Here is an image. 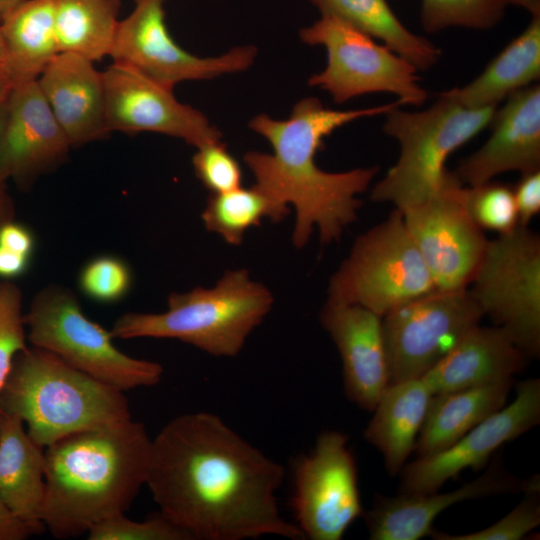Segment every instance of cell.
Instances as JSON below:
<instances>
[{"label":"cell","instance_id":"cell-30","mask_svg":"<svg viewBox=\"0 0 540 540\" xmlns=\"http://www.w3.org/2000/svg\"><path fill=\"white\" fill-rule=\"evenodd\" d=\"M289 212L287 205L253 185L211 194L201 217L207 230L218 233L229 244L239 245L246 230L259 225L263 218L278 222Z\"/></svg>","mask_w":540,"mask_h":540},{"label":"cell","instance_id":"cell-24","mask_svg":"<svg viewBox=\"0 0 540 540\" xmlns=\"http://www.w3.org/2000/svg\"><path fill=\"white\" fill-rule=\"evenodd\" d=\"M432 395L422 378L391 383L372 411L364 437L381 452L389 475L400 473L414 451Z\"/></svg>","mask_w":540,"mask_h":540},{"label":"cell","instance_id":"cell-7","mask_svg":"<svg viewBox=\"0 0 540 540\" xmlns=\"http://www.w3.org/2000/svg\"><path fill=\"white\" fill-rule=\"evenodd\" d=\"M24 321L34 347L52 352L73 368L123 392L157 385L163 367L131 357L113 343L111 331L89 319L75 294L50 284L32 299Z\"/></svg>","mask_w":540,"mask_h":540},{"label":"cell","instance_id":"cell-5","mask_svg":"<svg viewBox=\"0 0 540 540\" xmlns=\"http://www.w3.org/2000/svg\"><path fill=\"white\" fill-rule=\"evenodd\" d=\"M273 296L247 270H228L213 288L171 293L162 313L127 312L113 338H171L217 357L236 356L271 310Z\"/></svg>","mask_w":540,"mask_h":540},{"label":"cell","instance_id":"cell-44","mask_svg":"<svg viewBox=\"0 0 540 540\" xmlns=\"http://www.w3.org/2000/svg\"><path fill=\"white\" fill-rule=\"evenodd\" d=\"M14 204L10 197L5 182L0 183V227L14 219Z\"/></svg>","mask_w":540,"mask_h":540},{"label":"cell","instance_id":"cell-36","mask_svg":"<svg viewBox=\"0 0 540 540\" xmlns=\"http://www.w3.org/2000/svg\"><path fill=\"white\" fill-rule=\"evenodd\" d=\"M524 498L506 516L491 526L466 534H447L434 530L437 540H520L540 524V490L524 493Z\"/></svg>","mask_w":540,"mask_h":540},{"label":"cell","instance_id":"cell-25","mask_svg":"<svg viewBox=\"0 0 540 540\" xmlns=\"http://www.w3.org/2000/svg\"><path fill=\"white\" fill-rule=\"evenodd\" d=\"M513 381L433 394L419 432L417 457L441 452L505 406Z\"/></svg>","mask_w":540,"mask_h":540},{"label":"cell","instance_id":"cell-26","mask_svg":"<svg viewBox=\"0 0 540 540\" xmlns=\"http://www.w3.org/2000/svg\"><path fill=\"white\" fill-rule=\"evenodd\" d=\"M540 77V16L514 38L483 72L463 87L446 93L469 108L497 107L514 92Z\"/></svg>","mask_w":540,"mask_h":540},{"label":"cell","instance_id":"cell-10","mask_svg":"<svg viewBox=\"0 0 540 540\" xmlns=\"http://www.w3.org/2000/svg\"><path fill=\"white\" fill-rule=\"evenodd\" d=\"M484 316L528 358L540 354V237L517 225L488 240L468 286Z\"/></svg>","mask_w":540,"mask_h":540},{"label":"cell","instance_id":"cell-17","mask_svg":"<svg viewBox=\"0 0 540 540\" xmlns=\"http://www.w3.org/2000/svg\"><path fill=\"white\" fill-rule=\"evenodd\" d=\"M534 490H540L538 475L520 479L495 459L483 474L449 492L375 495L371 509L362 516L372 540H418L431 536L437 516L456 503Z\"/></svg>","mask_w":540,"mask_h":540},{"label":"cell","instance_id":"cell-3","mask_svg":"<svg viewBox=\"0 0 540 540\" xmlns=\"http://www.w3.org/2000/svg\"><path fill=\"white\" fill-rule=\"evenodd\" d=\"M152 439L132 419L65 436L44 449L41 520L57 539L125 513L146 484Z\"/></svg>","mask_w":540,"mask_h":540},{"label":"cell","instance_id":"cell-32","mask_svg":"<svg viewBox=\"0 0 540 540\" xmlns=\"http://www.w3.org/2000/svg\"><path fill=\"white\" fill-rule=\"evenodd\" d=\"M465 204L473 221L484 231L504 234L518 223L513 188L489 181L478 186H466Z\"/></svg>","mask_w":540,"mask_h":540},{"label":"cell","instance_id":"cell-15","mask_svg":"<svg viewBox=\"0 0 540 540\" xmlns=\"http://www.w3.org/2000/svg\"><path fill=\"white\" fill-rule=\"evenodd\" d=\"M540 423V379L516 386L512 403L476 425L447 449L417 457L400 471V493H429L465 469L479 470L503 444L513 441Z\"/></svg>","mask_w":540,"mask_h":540},{"label":"cell","instance_id":"cell-46","mask_svg":"<svg viewBox=\"0 0 540 540\" xmlns=\"http://www.w3.org/2000/svg\"><path fill=\"white\" fill-rule=\"evenodd\" d=\"M24 0H0V22Z\"/></svg>","mask_w":540,"mask_h":540},{"label":"cell","instance_id":"cell-23","mask_svg":"<svg viewBox=\"0 0 540 540\" xmlns=\"http://www.w3.org/2000/svg\"><path fill=\"white\" fill-rule=\"evenodd\" d=\"M16 415L0 411V503L24 521L45 530L44 449Z\"/></svg>","mask_w":540,"mask_h":540},{"label":"cell","instance_id":"cell-41","mask_svg":"<svg viewBox=\"0 0 540 540\" xmlns=\"http://www.w3.org/2000/svg\"><path fill=\"white\" fill-rule=\"evenodd\" d=\"M30 257L0 246V278L12 279L24 274L30 264Z\"/></svg>","mask_w":540,"mask_h":540},{"label":"cell","instance_id":"cell-42","mask_svg":"<svg viewBox=\"0 0 540 540\" xmlns=\"http://www.w3.org/2000/svg\"><path fill=\"white\" fill-rule=\"evenodd\" d=\"M7 119L8 100L0 104V183L5 182V180L9 178L5 155V133Z\"/></svg>","mask_w":540,"mask_h":540},{"label":"cell","instance_id":"cell-22","mask_svg":"<svg viewBox=\"0 0 540 540\" xmlns=\"http://www.w3.org/2000/svg\"><path fill=\"white\" fill-rule=\"evenodd\" d=\"M528 357L498 326L471 328L421 378L432 394L513 381Z\"/></svg>","mask_w":540,"mask_h":540},{"label":"cell","instance_id":"cell-14","mask_svg":"<svg viewBox=\"0 0 540 540\" xmlns=\"http://www.w3.org/2000/svg\"><path fill=\"white\" fill-rule=\"evenodd\" d=\"M166 0H134L133 11L119 21L110 52L113 62L173 88L186 80L211 79L246 70L257 54L254 46L235 47L218 57L202 58L181 48L165 23Z\"/></svg>","mask_w":540,"mask_h":540},{"label":"cell","instance_id":"cell-13","mask_svg":"<svg viewBox=\"0 0 540 540\" xmlns=\"http://www.w3.org/2000/svg\"><path fill=\"white\" fill-rule=\"evenodd\" d=\"M465 191L466 185L448 172L433 195L400 210L436 289L467 288L488 243L468 213Z\"/></svg>","mask_w":540,"mask_h":540},{"label":"cell","instance_id":"cell-19","mask_svg":"<svg viewBox=\"0 0 540 540\" xmlns=\"http://www.w3.org/2000/svg\"><path fill=\"white\" fill-rule=\"evenodd\" d=\"M320 322L340 354L346 397L372 412L389 384L382 317L359 305L327 300Z\"/></svg>","mask_w":540,"mask_h":540},{"label":"cell","instance_id":"cell-18","mask_svg":"<svg viewBox=\"0 0 540 540\" xmlns=\"http://www.w3.org/2000/svg\"><path fill=\"white\" fill-rule=\"evenodd\" d=\"M488 140L464 158L453 172L466 186H478L496 176L540 170V85L534 83L506 98L495 110Z\"/></svg>","mask_w":540,"mask_h":540},{"label":"cell","instance_id":"cell-20","mask_svg":"<svg viewBox=\"0 0 540 540\" xmlns=\"http://www.w3.org/2000/svg\"><path fill=\"white\" fill-rule=\"evenodd\" d=\"M71 147L37 80L17 84L8 99L5 133L9 177L28 189L65 162Z\"/></svg>","mask_w":540,"mask_h":540},{"label":"cell","instance_id":"cell-8","mask_svg":"<svg viewBox=\"0 0 540 540\" xmlns=\"http://www.w3.org/2000/svg\"><path fill=\"white\" fill-rule=\"evenodd\" d=\"M435 289L402 212L395 208L357 237L330 279L327 300L359 305L383 317Z\"/></svg>","mask_w":540,"mask_h":540},{"label":"cell","instance_id":"cell-16","mask_svg":"<svg viewBox=\"0 0 540 540\" xmlns=\"http://www.w3.org/2000/svg\"><path fill=\"white\" fill-rule=\"evenodd\" d=\"M102 74L110 133H160L197 148L221 141L222 133L199 110L179 102L173 88L115 62Z\"/></svg>","mask_w":540,"mask_h":540},{"label":"cell","instance_id":"cell-31","mask_svg":"<svg viewBox=\"0 0 540 540\" xmlns=\"http://www.w3.org/2000/svg\"><path fill=\"white\" fill-rule=\"evenodd\" d=\"M503 0H422L420 19L427 33L450 27L489 30L504 18Z\"/></svg>","mask_w":540,"mask_h":540},{"label":"cell","instance_id":"cell-27","mask_svg":"<svg viewBox=\"0 0 540 540\" xmlns=\"http://www.w3.org/2000/svg\"><path fill=\"white\" fill-rule=\"evenodd\" d=\"M5 62L17 84L37 80L60 53L54 0H24L1 22Z\"/></svg>","mask_w":540,"mask_h":540},{"label":"cell","instance_id":"cell-1","mask_svg":"<svg viewBox=\"0 0 540 540\" xmlns=\"http://www.w3.org/2000/svg\"><path fill=\"white\" fill-rule=\"evenodd\" d=\"M283 467L220 417L191 412L152 439L146 484L159 512L193 540L305 539L279 511Z\"/></svg>","mask_w":540,"mask_h":540},{"label":"cell","instance_id":"cell-35","mask_svg":"<svg viewBox=\"0 0 540 540\" xmlns=\"http://www.w3.org/2000/svg\"><path fill=\"white\" fill-rule=\"evenodd\" d=\"M87 536L89 540H193L160 512L143 521L118 514L94 525Z\"/></svg>","mask_w":540,"mask_h":540},{"label":"cell","instance_id":"cell-34","mask_svg":"<svg viewBox=\"0 0 540 540\" xmlns=\"http://www.w3.org/2000/svg\"><path fill=\"white\" fill-rule=\"evenodd\" d=\"M21 289L5 280L0 282V390L16 355L28 347L22 313Z\"/></svg>","mask_w":540,"mask_h":540},{"label":"cell","instance_id":"cell-11","mask_svg":"<svg viewBox=\"0 0 540 540\" xmlns=\"http://www.w3.org/2000/svg\"><path fill=\"white\" fill-rule=\"evenodd\" d=\"M483 317L468 287L435 289L384 315L389 384L421 378Z\"/></svg>","mask_w":540,"mask_h":540},{"label":"cell","instance_id":"cell-45","mask_svg":"<svg viewBox=\"0 0 540 540\" xmlns=\"http://www.w3.org/2000/svg\"><path fill=\"white\" fill-rule=\"evenodd\" d=\"M507 5H513L530 13L531 16H540V0H503Z\"/></svg>","mask_w":540,"mask_h":540},{"label":"cell","instance_id":"cell-6","mask_svg":"<svg viewBox=\"0 0 540 540\" xmlns=\"http://www.w3.org/2000/svg\"><path fill=\"white\" fill-rule=\"evenodd\" d=\"M399 106L385 114L382 127L398 142L399 157L376 183L371 199L404 210L438 191L449 172L445 167L448 157L490 125L497 107L469 108L446 91L421 111Z\"/></svg>","mask_w":540,"mask_h":540},{"label":"cell","instance_id":"cell-4","mask_svg":"<svg viewBox=\"0 0 540 540\" xmlns=\"http://www.w3.org/2000/svg\"><path fill=\"white\" fill-rule=\"evenodd\" d=\"M0 411L18 416L43 448L82 430L132 419L123 391L38 347L14 358L0 390Z\"/></svg>","mask_w":540,"mask_h":540},{"label":"cell","instance_id":"cell-9","mask_svg":"<svg viewBox=\"0 0 540 540\" xmlns=\"http://www.w3.org/2000/svg\"><path fill=\"white\" fill-rule=\"evenodd\" d=\"M308 45H322L326 67L308 83L327 91L337 104L351 98L386 92L397 96L401 105L422 106L428 98L420 84L418 69L407 59L372 36L330 15L300 30Z\"/></svg>","mask_w":540,"mask_h":540},{"label":"cell","instance_id":"cell-40","mask_svg":"<svg viewBox=\"0 0 540 540\" xmlns=\"http://www.w3.org/2000/svg\"><path fill=\"white\" fill-rule=\"evenodd\" d=\"M43 531L19 518L0 503V540H24Z\"/></svg>","mask_w":540,"mask_h":540},{"label":"cell","instance_id":"cell-12","mask_svg":"<svg viewBox=\"0 0 540 540\" xmlns=\"http://www.w3.org/2000/svg\"><path fill=\"white\" fill-rule=\"evenodd\" d=\"M347 442L339 431H324L311 452L295 461L291 506L305 539L340 540L364 513Z\"/></svg>","mask_w":540,"mask_h":540},{"label":"cell","instance_id":"cell-33","mask_svg":"<svg viewBox=\"0 0 540 540\" xmlns=\"http://www.w3.org/2000/svg\"><path fill=\"white\" fill-rule=\"evenodd\" d=\"M130 266L114 255H100L84 264L78 275L80 291L98 303H115L131 290Z\"/></svg>","mask_w":540,"mask_h":540},{"label":"cell","instance_id":"cell-38","mask_svg":"<svg viewBox=\"0 0 540 540\" xmlns=\"http://www.w3.org/2000/svg\"><path fill=\"white\" fill-rule=\"evenodd\" d=\"M519 225L528 226L540 212V170L521 174L513 188Z\"/></svg>","mask_w":540,"mask_h":540},{"label":"cell","instance_id":"cell-43","mask_svg":"<svg viewBox=\"0 0 540 540\" xmlns=\"http://www.w3.org/2000/svg\"><path fill=\"white\" fill-rule=\"evenodd\" d=\"M17 85L5 61H0V104L7 101Z\"/></svg>","mask_w":540,"mask_h":540},{"label":"cell","instance_id":"cell-39","mask_svg":"<svg viewBox=\"0 0 540 540\" xmlns=\"http://www.w3.org/2000/svg\"><path fill=\"white\" fill-rule=\"evenodd\" d=\"M0 246L31 258L35 237L29 228L12 220L0 227Z\"/></svg>","mask_w":540,"mask_h":540},{"label":"cell","instance_id":"cell-47","mask_svg":"<svg viewBox=\"0 0 540 540\" xmlns=\"http://www.w3.org/2000/svg\"><path fill=\"white\" fill-rule=\"evenodd\" d=\"M6 53L3 38L0 31V61H5Z\"/></svg>","mask_w":540,"mask_h":540},{"label":"cell","instance_id":"cell-28","mask_svg":"<svg viewBox=\"0 0 540 540\" xmlns=\"http://www.w3.org/2000/svg\"><path fill=\"white\" fill-rule=\"evenodd\" d=\"M321 15L334 16L377 38L411 62L418 71L431 69L441 50L427 38L410 31L387 0H310Z\"/></svg>","mask_w":540,"mask_h":540},{"label":"cell","instance_id":"cell-21","mask_svg":"<svg viewBox=\"0 0 540 540\" xmlns=\"http://www.w3.org/2000/svg\"><path fill=\"white\" fill-rule=\"evenodd\" d=\"M71 146L105 138V87L102 72L80 55L60 52L37 79Z\"/></svg>","mask_w":540,"mask_h":540},{"label":"cell","instance_id":"cell-37","mask_svg":"<svg viewBox=\"0 0 540 540\" xmlns=\"http://www.w3.org/2000/svg\"><path fill=\"white\" fill-rule=\"evenodd\" d=\"M197 149L192 159L194 171L211 194L231 191L241 186V167L221 141Z\"/></svg>","mask_w":540,"mask_h":540},{"label":"cell","instance_id":"cell-29","mask_svg":"<svg viewBox=\"0 0 540 540\" xmlns=\"http://www.w3.org/2000/svg\"><path fill=\"white\" fill-rule=\"evenodd\" d=\"M119 0H54L59 52L92 62L109 56L118 27Z\"/></svg>","mask_w":540,"mask_h":540},{"label":"cell","instance_id":"cell-2","mask_svg":"<svg viewBox=\"0 0 540 540\" xmlns=\"http://www.w3.org/2000/svg\"><path fill=\"white\" fill-rule=\"evenodd\" d=\"M399 101L380 106L334 110L314 97L300 100L286 120L266 114L251 119L249 127L262 135L273 153L249 151L244 162L256 184L283 205L293 204L296 223L293 244L301 248L315 227L324 244L338 241L347 226L357 219L365 192L378 173V166L345 172H327L315 162L323 139L341 126L360 118L385 115Z\"/></svg>","mask_w":540,"mask_h":540}]
</instances>
